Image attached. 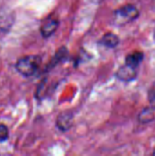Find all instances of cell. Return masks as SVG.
Listing matches in <instances>:
<instances>
[{
	"mask_svg": "<svg viewBox=\"0 0 155 156\" xmlns=\"http://www.w3.org/2000/svg\"><path fill=\"white\" fill-rule=\"evenodd\" d=\"M67 56H68V49L66 48H61L57 53H56V55H55V57H54V58L51 60V63H50V66H54V65H56V64H58V62H60V61H62V60H64L66 58H67Z\"/></svg>",
	"mask_w": 155,
	"mask_h": 156,
	"instance_id": "9c48e42d",
	"label": "cell"
},
{
	"mask_svg": "<svg viewBox=\"0 0 155 156\" xmlns=\"http://www.w3.org/2000/svg\"><path fill=\"white\" fill-rule=\"evenodd\" d=\"M100 43L110 48H116L118 46V44L120 43V38L117 35H115L114 33L109 32L106 33L100 39Z\"/></svg>",
	"mask_w": 155,
	"mask_h": 156,
	"instance_id": "8992f818",
	"label": "cell"
},
{
	"mask_svg": "<svg viewBox=\"0 0 155 156\" xmlns=\"http://www.w3.org/2000/svg\"><path fill=\"white\" fill-rule=\"evenodd\" d=\"M148 99L151 107L155 109V85H153V87L150 90L148 93Z\"/></svg>",
	"mask_w": 155,
	"mask_h": 156,
	"instance_id": "8fae6325",
	"label": "cell"
},
{
	"mask_svg": "<svg viewBox=\"0 0 155 156\" xmlns=\"http://www.w3.org/2000/svg\"><path fill=\"white\" fill-rule=\"evenodd\" d=\"M138 74L137 71V68H134L132 66H130L128 64H124L122 66H121L116 73L117 78L124 82H130L133 80L136 79Z\"/></svg>",
	"mask_w": 155,
	"mask_h": 156,
	"instance_id": "3957f363",
	"label": "cell"
},
{
	"mask_svg": "<svg viewBox=\"0 0 155 156\" xmlns=\"http://www.w3.org/2000/svg\"><path fill=\"white\" fill-rule=\"evenodd\" d=\"M140 15L139 9L132 4L122 5L115 10L113 15V20L115 24L119 26L126 25L135 20Z\"/></svg>",
	"mask_w": 155,
	"mask_h": 156,
	"instance_id": "7a4b0ae2",
	"label": "cell"
},
{
	"mask_svg": "<svg viewBox=\"0 0 155 156\" xmlns=\"http://www.w3.org/2000/svg\"><path fill=\"white\" fill-rule=\"evenodd\" d=\"M8 138V129L5 124H0V143L5 142Z\"/></svg>",
	"mask_w": 155,
	"mask_h": 156,
	"instance_id": "30bf717a",
	"label": "cell"
},
{
	"mask_svg": "<svg viewBox=\"0 0 155 156\" xmlns=\"http://www.w3.org/2000/svg\"><path fill=\"white\" fill-rule=\"evenodd\" d=\"M153 154H154V155H155V150H154V152H153Z\"/></svg>",
	"mask_w": 155,
	"mask_h": 156,
	"instance_id": "7c38bea8",
	"label": "cell"
},
{
	"mask_svg": "<svg viewBox=\"0 0 155 156\" xmlns=\"http://www.w3.org/2000/svg\"><path fill=\"white\" fill-rule=\"evenodd\" d=\"M41 57L38 55H27L17 59L16 63V69L25 77L34 75L40 67Z\"/></svg>",
	"mask_w": 155,
	"mask_h": 156,
	"instance_id": "6da1fadb",
	"label": "cell"
},
{
	"mask_svg": "<svg viewBox=\"0 0 155 156\" xmlns=\"http://www.w3.org/2000/svg\"><path fill=\"white\" fill-rule=\"evenodd\" d=\"M73 125V114L69 112H61L57 119V126L59 130L66 132Z\"/></svg>",
	"mask_w": 155,
	"mask_h": 156,
	"instance_id": "5b68a950",
	"label": "cell"
},
{
	"mask_svg": "<svg viewBox=\"0 0 155 156\" xmlns=\"http://www.w3.org/2000/svg\"><path fill=\"white\" fill-rule=\"evenodd\" d=\"M58 25H59V22L56 17H53V16L47 17L40 26V33L42 37L47 38L52 36L54 32L57 30V28L58 27Z\"/></svg>",
	"mask_w": 155,
	"mask_h": 156,
	"instance_id": "277c9868",
	"label": "cell"
},
{
	"mask_svg": "<svg viewBox=\"0 0 155 156\" xmlns=\"http://www.w3.org/2000/svg\"><path fill=\"white\" fill-rule=\"evenodd\" d=\"M154 38H155V32H154Z\"/></svg>",
	"mask_w": 155,
	"mask_h": 156,
	"instance_id": "4fadbf2b",
	"label": "cell"
},
{
	"mask_svg": "<svg viewBox=\"0 0 155 156\" xmlns=\"http://www.w3.org/2000/svg\"><path fill=\"white\" fill-rule=\"evenodd\" d=\"M143 59V53L141 51H133L127 55L125 58V63L132 66L134 68H138V66L141 64V62Z\"/></svg>",
	"mask_w": 155,
	"mask_h": 156,
	"instance_id": "52a82bcc",
	"label": "cell"
},
{
	"mask_svg": "<svg viewBox=\"0 0 155 156\" xmlns=\"http://www.w3.org/2000/svg\"><path fill=\"white\" fill-rule=\"evenodd\" d=\"M154 119V112H153V108H145L140 112L139 115V121L142 123H147L152 122Z\"/></svg>",
	"mask_w": 155,
	"mask_h": 156,
	"instance_id": "ba28073f",
	"label": "cell"
}]
</instances>
